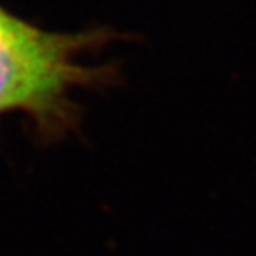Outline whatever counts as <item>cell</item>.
Segmentation results:
<instances>
[{
    "label": "cell",
    "mask_w": 256,
    "mask_h": 256,
    "mask_svg": "<svg viewBox=\"0 0 256 256\" xmlns=\"http://www.w3.org/2000/svg\"><path fill=\"white\" fill-rule=\"evenodd\" d=\"M112 38L105 28L44 30L0 6V116L22 112L43 142L62 139L80 121L73 91L110 86L118 76L112 64L80 62Z\"/></svg>",
    "instance_id": "6da1fadb"
}]
</instances>
